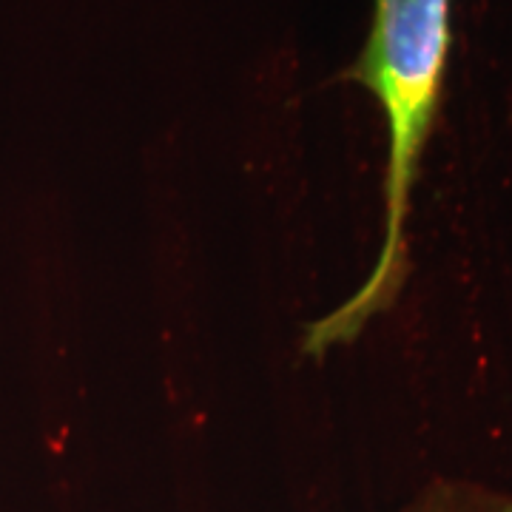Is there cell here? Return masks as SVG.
<instances>
[{
    "mask_svg": "<svg viewBox=\"0 0 512 512\" xmlns=\"http://www.w3.org/2000/svg\"><path fill=\"white\" fill-rule=\"evenodd\" d=\"M450 49L453 0H373L365 46L339 77L365 86L382 106L387 123L382 245L365 282L328 316L308 325L302 339V353L308 356L353 345L402 293L407 220L424 148L439 120Z\"/></svg>",
    "mask_w": 512,
    "mask_h": 512,
    "instance_id": "1",
    "label": "cell"
},
{
    "mask_svg": "<svg viewBox=\"0 0 512 512\" xmlns=\"http://www.w3.org/2000/svg\"><path fill=\"white\" fill-rule=\"evenodd\" d=\"M399 512H512V493L473 478H433Z\"/></svg>",
    "mask_w": 512,
    "mask_h": 512,
    "instance_id": "2",
    "label": "cell"
}]
</instances>
